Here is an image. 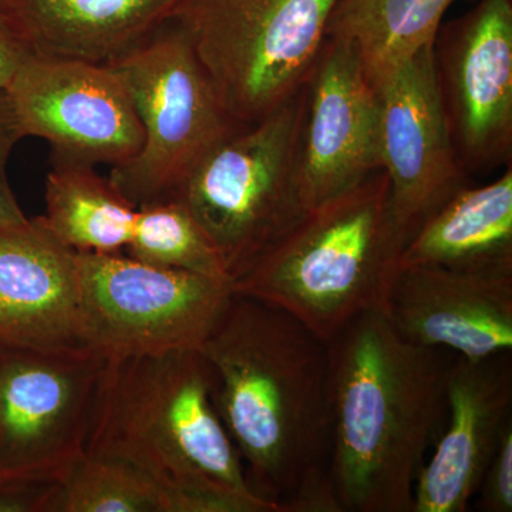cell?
I'll return each mask as SVG.
<instances>
[{
    "instance_id": "1",
    "label": "cell",
    "mask_w": 512,
    "mask_h": 512,
    "mask_svg": "<svg viewBox=\"0 0 512 512\" xmlns=\"http://www.w3.org/2000/svg\"><path fill=\"white\" fill-rule=\"evenodd\" d=\"M200 352L251 490L278 512H340L329 478L328 342L232 292Z\"/></svg>"
},
{
    "instance_id": "2",
    "label": "cell",
    "mask_w": 512,
    "mask_h": 512,
    "mask_svg": "<svg viewBox=\"0 0 512 512\" xmlns=\"http://www.w3.org/2000/svg\"><path fill=\"white\" fill-rule=\"evenodd\" d=\"M328 352L329 478L340 512H413L446 406L441 349L400 338L375 308L328 340Z\"/></svg>"
},
{
    "instance_id": "3",
    "label": "cell",
    "mask_w": 512,
    "mask_h": 512,
    "mask_svg": "<svg viewBox=\"0 0 512 512\" xmlns=\"http://www.w3.org/2000/svg\"><path fill=\"white\" fill-rule=\"evenodd\" d=\"M200 350L107 359L87 456L136 468L194 512H278L249 487Z\"/></svg>"
},
{
    "instance_id": "4",
    "label": "cell",
    "mask_w": 512,
    "mask_h": 512,
    "mask_svg": "<svg viewBox=\"0 0 512 512\" xmlns=\"http://www.w3.org/2000/svg\"><path fill=\"white\" fill-rule=\"evenodd\" d=\"M399 245L383 171L316 205L232 292L289 313L323 340L370 309H383Z\"/></svg>"
},
{
    "instance_id": "5",
    "label": "cell",
    "mask_w": 512,
    "mask_h": 512,
    "mask_svg": "<svg viewBox=\"0 0 512 512\" xmlns=\"http://www.w3.org/2000/svg\"><path fill=\"white\" fill-rule=\"evenodd\" d=\"M306 103L305 84L265 119L211 148L175 194L217 249L231 282L308 214L301 181Z\"/></svg>"
},
{
    "instance_id": "6",
    "label": "cell",
    "mask_w": 512,
    "mask_h": 512,
    "mask_svg": "<svg viewBox=\"0 0 512 512\" xmlns=\"http://www.w3.org/2000/svg\"><path fill=\"white\" fill-rule=\"evenodd\" d=\"M339 0H190L180 19L232 120L249 126L308 83Z\"/></svg>"
},
{
    "instance_id": "7",
    "label": "cell",
    "mask_w": 512,
    "mask_h": 512,
    "mask_svg": "<svg viewBox=\"0 0 512 512\" xmlns=\"http://www.w3.org/2000/svg\"><path fill=\"white\" fill-rule=\"evenodd\" d=\"M109 66L123 77L143 127L136 157L109 177L137 207L174 198L201 158L244 127L222 106L180 18Z\"/></svg>"
},
{
    "instance_id": "8",
    "label": "cell",
    "mask_w": 512,
    "mask_h": 512,
    "mask_svg": "<svg viewBox=\"0 0 512 512\" xmlns=\"http://www.w3.org/2000/svg\"><path fill=\"white\" fill-rule=\"evenodd\" d=\"M107 357L0 343V485L60 483L84 457Z\"/></svg>"
},
{
    "instance_id": "9",
    "label": "cell",
    "mask_w": 512,
    "mask_h": 512,
    "mask_svg": "<svg viewBox=\"0 0 512 512\" xmlns=\"http://www.w3.org/2000/svg\"><path fill=\"white\" fill-rule=\"evenodd\" d=\"M87 349L107 359L200 350L232 295L221 279L160 268L126 252H77Z\"/></svg>"
},
{
    "instance_id": "10",
    "label": "cell",
    "mask_w": 512,
    "mask_h": 512,
    "mask_svg": "<svg viewBox=\"0 0 512 512\" xmlns=\"http://www.w3.org/2000/svg\"><path fill=\"white\" fill-rule=\"evenodd\" d=\"M25 137L52 148V164L120 167L143 127L123 77L109 64L29 55L5 89Z\"/></svg>"
},
{
    "instance_id": "11",
    "label": "cell",
    "mask_w": 512,
    "mask_h": 512,
    "mask_svg": "<svg viewBox=\"0 0 512 512\" xmlns=\"http://www.w3.org/2000/svg\"><path fill=\"white\" fill-rule=\"evenodd\" d=\"M433 63L448 134L466 173L510 165L512 0H480L441 23Z\"/></svg>"
},
{
    "instance_id": "12",
    "label": "cell",
    "mask_w": 512,
    "mask_h": 512,
    "mask_svg": "<svg viewBox=\"0 0 512 512\" xmlns=\"http://www.w3.org/2000/svg\"><path fill=\"white\" fill-rule=\"evenodd\" d=\"M433 45L423 47L379 87V167L389 181L390 217L400 252L431 215L470 185L441 110Z\"/></svg>"
},
{
    "instance_id": "13",
    "label": "cell",
    "mask_w": 512,
    "mask_h": 512,
    "mask_svg": "<svg viewBox=\"0 0 512 512\" xmlns=\"http://www.w3.org/2000/svg\"><path fill=\"white\" fill-rule=\"evenodd\" d=\"M306 90L301 181L312 210L380 171L379 89L355 47L326 37Z\"/></svg>"
},
{
    "instance_id": "14",
    "label": "cell",
    "mask_w": 512,
    "mask_h": 512,
    "mask_svg": "<svg viewBox=\"0 0 512 512\" xmlns=\"http://www.w3.org/2000/svg\"><path fill=\"white\" fill-rule=\"evenodd\" d=\"M384 315L400 338L468 360L512 350V269L396 265Z\"/></svg>"
},
{
    "instance_id": "15",
    "label": "cell",
    "mask_w": 512,
    "mask_h": 512,
    "mask_svg": "<svg viewBox=\"0 0 512 512\" xmlns=\"http://www.w3.org/2000/svg\"><path fill=\"white\" fill-rule=\"evenodd\" d=\"M450 419L414 485L413 512H464L511 423V352L448 365Z\"/></svg>"
},
{
    "instance_id": "16",
    "label": "cell",
    "mask_w": 512,
    "mask_h": 512,
    "mask_svg": "<svg viewBox=\"0 0 512 512\" xmlns=\"http://www.w3.org/2000/svg\"><path fill=\"white\" fill-rule=\"evenodd\" d=\"M0 343L87 349L77 252L57 241L40 217L0 228Z\"/></svg>"
},
{
    "instance_id": "17",
    "label": "cell",
    "mask_w": 512,
    "mask_h": 512,
    "mask_svg": "<svg viewBox=\"0 0 512 512\" xmlns=\"http://www.w3.org/2000/svg\"><path fill=\"white\" fill-rule=\"evenodd\" d=\"M190 0H0L30 55L109 64L178 19Z\"/></svg>"
},
{
    "instance_id": "18",
    "label": "cell",
    "mask_w": 512,
    "mask_h": 512,
    "mask_svg": "<svg viewBox=\"0 0 512 512\" xmlns=\"http://www.w3.org/2000/svg\"><path fill=\"white\" fill-rule=\"evenodd\" d=\"M396 265L512 269L511 165L493 183L458 191L404 245Z\"/></svg>"
},
{
    "instance_id": "19",
    "label": "cell",
    "mask_w": 512,
    "mask_h": 512,
    "mask_svg": "<svg viewBox=\"0 0 512 512\" xmlns=\"http://www.w3.org/2000/svg\"><path fill=\"white\" fill-rule=\"evenodd\" d=\"M46 210L40 215L64 247L83 254L123 252L133 235L138 207L110 177L90 165L53 163L47 174Z\"/></svg>"
},
{
    "instance_id": "20",
    "label": "cell",
    "mask_w": 512,
    "mask_h": 512,
    "mask_svg": "<svg viewBox=\"0 0 512 512\" xmlns=\"http://www.w3.org/2000/svg\"><path fill=\"white\" fill-rule=\"evenodd\" d=\"M458 0H339L326 37L355 47L370 82L384 80L433 45L447 10Z\"/></svg>"
},
{
    "instance_id": "21",
    "label": "cell",
    "mask_w": 512,
    "mask_h": 512,
    "mask_svg": "<svg viewBox=\"0 0 512 512\" xmlns=\"http://www.w3.org/2000/svg\"><path fill=\"white\" fill-rule=\"evenodd\" d=\"M124 252L160 268L231 282L217 249L177 198L138 207L133 235Z\"/></svg>"
},
{
    "instance_id": "22",
    "label": "cell",
    "mask_w": 512,
    "mask_h": 512,
    "mask_svg": "<svg viewBox=\"0 0 512 512\" xmlns=\"http://www.w3.org/2000/svg\"><path fill=\"white\" fill-rule=\"evenodd\" d=\"M52 512H171V497L136 468L86 456L57 484Z\"/></svg>"
},
{
    "instance_id": "23",
    "label": "cell",
    "mask_w": 512,
    "mask_h": 512,
    "mask_svg": "<svg viewBox=\"0 0 512 512\" xmlns=\"http://www.w3.org/2000/svg\"><path fill=\"white\" fill-rule=\"evenodd\" d=\"M25 138L5 90H0V228L29 220L10 187L8 164L13 148Z\"/></svg>"
},
{
    "instance_id": "24",
    "label": "cell",
    "mask_w": 512,
    "mask_h": 512,
    "mask_svg": "<svg viewBox=\"0 0 512 512\" xmlns=\"http://www.w3.org/2000/svg\"><path fill=\"white\" fill-rule=\"evenodd\" d=\"M477 510L512 511V424L504 430L478 488Z\"/></svg>"
},
{
    "instance_id": "25",
    "label": "cell",
    "mask_w": 512,
    "mask_h": 512,
    "mask_svg": "<svg viewBox=\"0 0 512 512\" xmlns=\"http://www.w3.org/2000/svg\"><path fill=\"white\" fill-rule=\"evenodd\" d=\"M57 484L0 485V512H52Z\"/></svg>"
},
{
    "instance_id": "26",
    "label": "cell",
    "mask_w": 512,
    "mask_h": 512,
    "mask_svg": "<svg viewBox=\"0 0 512 512\" xmlns=\"http://www.w3.org/2000/svg\"><path fill=\"white\" fill-rule=\"evenodd\" d=\"M30 53L0 12V90L8 87L13 74Z\"/></svg>"
}]
</instances>
